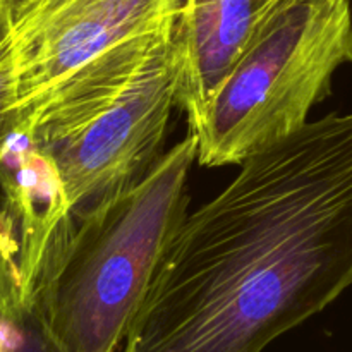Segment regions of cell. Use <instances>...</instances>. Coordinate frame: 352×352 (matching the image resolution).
Returning <instances> with one entry per match:
<instances>
[{"mask_svg": "<svg viewBox=\"0 0 352 352\" xmlns=\"http://www.w3.org/2000/svg\"><path fill=\"white\" fill-rule=\"evenodd\" d=\"M351 287L352 112H333L188 213L119 352H263Z\"/></svg>", "mask_w": 352, "mask_h": 352, "instance_id": "6da1fadb", "label": "cell"}, {"mask_svg": "<svg viewBox=\"0 0 352 352\" xmlns=\"http://www.w3.org/2000/svg\"><path fill=\"white\" fill-rule=\"evenodd\" d=\"M198 140L189 131L146 175L72 213L26 285L30 313L58 352H119L165 250L188 217Z\"/></svg>", "mask_w": 352, "mask_h": 352, "instance_id": "7a4b0ae2", "label": "cell"}, {"mask_svg": "<svg viewBox=\"0 0 352 352\" xmlns=\"http://www.w3.org/2000/svg\"><path fill=\"white\" fill-rule=\"evenodd\" d=\"M172 33L150 34L110 54L21 134L55 165L72 213L136 184L164 155L177 107Z\"/></svg>", "mask_w": 352, "mask_h": 352, "instance_id": "3957f363", "label": "cell"}, {"mask_svg": "<svg viewBox=\"0 0 352 352\" xmlns=\"http://www.w3.org/2000/svg\"><path fill=\"white\" fill-rule=\"evenodd\" d=\"M346 64H352L349 0H280L189 124L196 162L239 165L301 129Z\"/></svg>", "mask_w": 352, "mask_h": 352, "instance_id": "277c9868", "label": "cell"}, {"mask_svg": "<svg viewBox=\"0 0 352 352\" xmlns=\"http://www.w3.org/2000/svg\"><path fill=\"white\" fill-rule=\"evenodd\" d=\"M179 0H24L12 10L17 134L117 48L174 31Z\"/></svg>", "mask_w": 352, "mask_h": 352, "instance_id": "5b68a950", "label": "cell"}, {"mask_svg": "<svg viewBox=\"0 0 352 352\" xmlns=\"http://www.w3.org/2000/svg\"><path fill=\"white\" fill-rule=\"evenodd\" d=\"M280 0H179L172 33L177 107L192 124Z\"/></svg>", "mask_w": 352, "mask_h": 352, "instance_id": "8992f818", "label": "cell"}, {"mask_svg": "<svg viewBox=\"0 0 352 352\" xmlns=\"http://www.w3.org/2000/svg\"><path fill=\"white\" fill-rule=\"evenodd\" d=\"M0 201L17 227L24 292L62 223L72 215L50 158L14 133L0 160Z\"/></svg>", "mask_w": 352, "mask_h": 352, "instance_id": "52a82bcc", "label": "cell"}, {"mask_svg": "<svg viewBox=\"0 0 352 352\" xmlns=\"http://www.w3.org/2000/svg\"><path fill=\"white\" fill-rule=\"evenodd\" d=\"M28 311L17 227L0 201V318L19 320Z\"/></svg>", "mask_w": 352, "mask_h": 352, "instance_id": "ba28073f", "label": "cell"}, {"mask_svg": "<svg viewBox=\"0 0 352 352\" xmlns=\"http://www.w3.org/2000/svg\"><path fill=\"white\" fill-rule=\"evenodd\" d=\"M10 21H12L10 7L7 3H0V160L17 127Z\"/></svg>", "mask_w": 352, "mask_h": 352, "instance_id": "9c48e42d", "label": "cell"}, {"mask_svg": "<svg viewBox=\"0 0 352 352\" xmlns=\"http://www.w3.org/2000/svg\"><path fill=\"white\" fill-rule=\"evenodd\" d=\"M0 352H58L34 322L33 315L21 320L0 318Z\"/></svg>", "mask_w": 352, "mask_h": 352, "instance_id": "30bf717a", "label": "cell"}, {"mask_svg": "<svg viewBox=\"0 0 352 352\" xmlns=\"http://www.w3.org/2000/svg\"><path fill=\"white\" fill-rule=\"evenodd\" d=\"M24 0H7V6L10 7V12H12L14 9H16L17 6H19V3H23Z\"/></svg>", "mask_w": 352, "mask_h": 352, "instance_id": "8fae6325", "label": "cell"}, {"mask_svg": "<svg viewBox=\"0 0 352 352\" xmlns=\"http://www.w3.org/2000/svg\"><path fill=\"white\" fill-rule=\"evenodd\" d=\"M0 3H7V0H0Z\"/></svg>", "mask_w": 352, "mask_h": 352, "instance_id": "7c38bea8", "label": "cell"}]
</instances>
